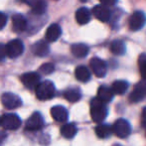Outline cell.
<instances>
[{
  "mask_svg": "<svg viewBox=\"0 0 146 146\" xmlns=\"http://www.w3.org/2000/svg\"><path fill=\"white\" fill-rule=\"evenodd\" d=\"M75 76L78 81L82 83H86L90 80V72L86 66H79L75 71Z\"/></svg>",
  "mask_w": 146,
  "mask_h": 146,
  "instance_id": "cell-20",
  "label": "cell"
},
{
  "mask_svg": "<svg viewBox=\"0 0 146 146\" xmlns=\"http://www.w3.org/2000/svg\"><path fill=\"white\" fill-rule=\"evenodd\" d=\"M77 127L74 123H66L65 125H63L61 128V134L63 135L65 138L71 139L77 134Z\"/></svg>",
  "mask_w": 146,
  "mask_h": 146,
  "instance_id": "cell-22",
  "label": "cell"
},
{
  "mask_svg": "<svg viewBox=\"0 0 146 146\" xmlns=\"http://www.w3.org/2000/svg\"><path fill=\"white\" fill-rule=\"evenodd\" d=\"M5 49L6 56H8L11 59H15L23 54L24 44L19 39H14V40L10 41L5 45Z\"/></svg>",
  "mask_w": 146,
  "mask_h": 146,
  "instance_id": "cell-3",
  "label": "cell"
},
{
  "mask_svg": "<svg viewBox=\"0 0 146 146\" xmlns=\"http://www.w3.org/2000/svg\"><path fill=\"white\" fill-rule=\"evenodd\" d=\"M12 28L15 32L21 33L27 29V20L21 14H14L12 16Z\"/></svg>",
  "mask_w": 146,
  "mask_h": 146,
  "instance_id": "cell-13",
  "label": "cell"
},
{
  "mask_svg": "<svg viewBox=\"0 0 146 146\" xmlns=\"http://www.w3.org/2000/svg\"><path fill=\"white\" fill-rule=\"evenodd\" d=\"M32 51L38 57H46L50 52V47L46 41H39L32 47Z\"/></svg>",
  "mask_w": 146,
  "mask_h": 146,
  "instance_id": "cell-16",
  "label": "cell"
},
{
  "mask_svg": "<svg viewBox=\"0 0 146 146\" xmlns=\"http://www.w3.org/2000/svg\"><path fill=\"white\" fill-rule=\"evenodd\" d=\"M61 35H62V29L60 27V25L54 23L48 27L45 37H46V40L48 42L52 43V42H56L60 37H61Z\"/></svg>",
  "mask_w": 146,
  "mask_h": 146,
  "instance_id": "cell-15",
  "label": "cell"
},
{
  "mask_svg": "<svg viewBox=\"0 0 146 146\" xmlns=\"http://www.w3.org/2000/svg\"><path fill=\"white\" fill-rule=\"evenodd\" d=\"M96 134L100 138H108V136H110V134L112 133L111 127L108 124H98V126L94 128Z\"/></svg>",
  "mask_w": 146,
  "mask_h": 146,
  "instance_id": "cell-24",
  "label": "cell"
},
{
  "mask_svg": "<svg viewBox=\"0 0 146 146\" xmlns=\"http://www.w3.org/2000/svg\"><path fill=\"white\" fill-rule=\"evenodd\" d=\"M141 119H142V124L146 125V108H143L142 114H141Z\"/></svg>",
  "mask_w": 146,
  "mask_h": 146,
  "instance_id": "cell-32",
  "label": "cell"
},
{
  "mask_svg": "<svg viewBox=\"0 0 146 146\" xmlns=\"http://www.w3.org/2000/svg\"><path fill=\"white\" fill-rule=\"evenodd\" d=\"M108 116V108L106 104L98 98H94L90 102V117L96 123H100Z\"/></svg>",
  "mask_w": 146,
  "mask_h": 146,
  "instance_id": "cell-1",
  "label": "cell"
},
{
  "mask_svg": "<svg viewBox=\"0 0 146 146\" xmlns=\"http://www.w3.org/2000/svg\"><path fill=\"white\" fill-rule=\"evenodd\" d=\"M90 69L94 76L98 78H104L108 72V66L104 60L100 58H92L90 62Z\"/></svg>",
  "mask_w": 146,
  "mask_h": 146,
  "instance_id": "cell-8",
  "label": "cell"
},
{
  "mask_svg": "<svg viewBox=\"0 0 146 146\" xmlns=\"http://www.w3.org/2000/svg\"><path fill=\"white\" fill-rule=\"evenodd\" d=\"M112 146H121L120 144H114V145H112Z\"/></svg>",
  "mask_w": 146,
  "mask_h": 146,
  "instance_id": "cell-33",
  "label": "cell"
},
{
  "mask_svg": "<svg viewBox=\"0 0 146 146\" xmlns=\"http://www.w3.org/2000/svg\"><path fill=\"white\" fill-rule=\"evenodd\" d=\"M31 7L36 15H42L47 10V3L45 0H36L31 4Z\"/></svg>",
  "mask_w": 146,
  "mask_h": 146,
  "instance_id": "cell-26",
  "label": "cell"
},
{
  "mask_svg": "<svg viewBox=\"0 0 146 146\" xmlns=\"http://www.w3.org/2000/svg\"><path fill=\"white\" fill-rule=\"evenodd\" d=\"M81 1H83V2H86V1H88V0H81Z\"/></svg>",
  "mask_w": 146,
  "mask_h": 146,
  "instance_id": "cell-34",
  "label": "cell"
},
{
  "mask_svg": "<svg viewBox=\"0 0 146 146\" xmlns=\"http://www.w3.org/2000/svg\"><path fill=\"white\" fill-rule=\"evenodd\" d=\"M43 124H44V121H43L42 115L39 112H35L26 121V129L31 131H36L42 128Z\"/></svg>",
  "mask_w": 146,
  "mask_h": 146,
  "instance_id": "cell-12",
  "label": "cell"
},
{
  "mask_svg": "<svg viewBox=\"0 0 146 146\" xmlns=\"http://www.w3.org/2000/svg\"><path fill=\"white\" fill-rule=\"evenodd\" d=\"M51 115L58 122H65L68 120V110L62 106H56L51 108Z\"/></svg>",
  "mask_w": 146,
  "mask_h": 146,
  "instance_id": "cell-14",
  "label": "cell"
},
{
  "mask_svg": "<svg viewBox=\"0 0 146 146\" xmlns=\"http://www.w3.org/2000/svg\"><path fill=\"white\" fill-rule=\"evenodd\" d=\"M1 102L7 110H15L22 104V100L17 94L12 92H5L1 96Z\"/></svg>",
  "mask_w": 146,
  "mask_h": 146,
  "instance_id": "cell-7",
  "label": "cell"
},
{
  "mask_svg": "<svg viewBox=\"0 0 146 146\" xmlns=\"http://www.w3.org/2000/svg\"><path fill=\"white\" fill-rule=\"evenodd\" d=\"M0 124H1V118H0Z\"/></svg>",
  "mask_w": 146,
  "mask_h": 146,
  "instance_id": "cell-35",
  "label": "cell"
},
{
  "mask_svg": "<svg viewBox=\"0 0 146 146\" xmlns=\"http://www.w3.org/2000/svg\"><path fill=\"white\" fill-rule=\"evenodd\" d=\"M111 130L119 138H126L131 133V126L129 122L125 119H117L112 125Z\"/></svg>",
  "mask_w": 146,
  "mask_h": 146,
  "instance_id": "cell-4",
  "label": "cell"
},
{
  "mask_svg": "<svg viewBox=\"0 0 146 146\" xmlns=\"http://www.w3.org/2000/svg\"><path fill=\"white\" fill-rule=\"evenodd\" d=\"M113 96L114 94L112 92L111 88L106 87V86H102V87L98 88L96 98L100 100L102 102H104V104H106V102H110L112 100Z\"/></svg>",
  "mask_w": 146,
  "mask_h": 146,
  "instance_id": "cell-18",
  "label": "cell"
},
{
  "mask_svg": "<svg viewBox=\"0 0 146 146\" xmlns=\"http://www.w3.org/2000/svg\"><path fill=\"white\" fill-rule=\"evenodd\" d=\"M65 98L70 102H77L81 100V92L79 88H69L64 92Z\"/></svg>",
  "mask_w": 146,
  "mask_h": 146,
  "instance_id": "cell-23",
  "label": "cell"
},
{
  "mask_svg": "<svg viewBox=\"0 0 146 146\" xmlns=\"http://www.w3.org/2000/svg\"><path fill=\"white\" fill-rule=\"evenodd\" d=\"M6 23H7V16L2 12H0V30H2L5 27Z\"/></svg>",
  "mask_w": 146,
  "mask_h": 146,
  "instance_id": "cell-29",
  "label": "cell"
},
{
  "mask_svg": "<svg viewBox=\"0 0 146 146\" xmlns=\"http://www.w3.org/2000/svg\"><path fill=\"white\" fill-rule=\"evenodd\" d=\"M139 72L143 80H146V54H141L138 58Z\"/></svg>",
  "mask_w": 146,
  "mask_h": 146,
  "instance_id": "cell-27",
  "label": "cell"
},
{
  "mask_svg": "<svg viewBox=\"0 0 146 146\" xmlns=\"http://www.w3.org/2000/svg\"><path fill=\"white\" fill-rule=\"evenodd\" d=\"M36 96L40 100H51L55 96L56 88L54 84L51 81H45L39 84V86L35 90Z\"/></svg>",
  "mask_w": 146,
  "mask_h": 146,
  "instance_id": "cell-2",
  "label": "cell"
},
{
  "mask_svg": "<svg viewBox=\"0 0 146 146\" xmlns=\"http://www.w3.org/2000/svg\"><path fill=\"white\" fill-rule=\"evenodd\" d=\"M41 78L40 75L34 72H30V73L23 74L21 76V82L24 86L29 90H36V88L41 83Z\"/></svg>",
  "mask_w": 146,
  "mask_h": 146,
  "instance_id": "cell-9",
  "label": "cell"
},
{
  "mask_svg": "<svg viewBox=\"0 0 146 146\" xmlns=\"http://www.w3.org/2000/svg\"><path fill=\"white\" fill-rule=\"evenodd\" d=\"M146 24V15L142 11H135L129 17L128 26L131 31H138L142 29Z\"/></svg>",
  "mask_w": 146,
  "mask_h": 146,
  "instance_id": "cell-5",
  "label": "cell"
},
{
  "mask_svg": "<svg viewBox=\"0 0 146 146\" xmlns=\"http://www.w3.org/2000/svg\"><path fill=\"white\" fill-rule=\"evenodd\" d=\"M88 47L86 44L83 43H78V44H74L71 47V52L77 58H85L88 54Z\"/></svg>",
  "mask_w": 146,
  "mask_h": 146,
  "instance_id": "cell-19",
  "label": "cell"
},
{
  "mask_svg": "<svg viewBox=\"0 0 146 146\" xmlns=\"http://www.w3.org/2000/svg\"><path fill=\"white\" fill-rule=\"evenodd\" d=\"M1 125L7 130H16L21 126V119L15 113L4 114L1 118Z\"/></svg>",
  "mask_w": 146,
  "mask_h": 146,
  "instance_id": "cell-6",
  "label": "cell"
},
{
  "mask_svg": "<svg viewBox=\"0 0 146 146\" xmlns=\"http://www.w3.org/2000/svg\"><path fill=\"white\" fill-rule=\"evenodd\" d=\"M39 71L41 72V74L43 75H50L55 71V66L51 63H46L44 65H42L39 69Z\"/></svg>",
  "mask_w": 146,
  "mask_h": 146,
  "instance_id": "cell-28",
  "label": "cell"
},
{
  "mask_svg": "<svg viewBox=\"0 0 146 146\" xmlns=\"http://www.w3.org/2000/svg\"><path fill=\"white\" fill-rule=\"evenodd\" d=\"M110 88H111L113 94L121 96V94H124L127 88H128V83L125 81H115L112 84V87Z\"/></svg>",
  "mask_w": 146,
  "mask_h": 146,
  "instance_id": "cell-25",
  "label": "cell"
},
{
  "mask_svg": "<svg viewBox=\"0 0 146 146\" xmlns=\"http://www.w3.org/2000/svg\"><path fill=\"white\" fill-rule=\"evenodd\" d=\"M100 4L106 7H110V6H113L116 4L117 0H100Z\"/></svg>",
  "mask_w": 146,
  "mask_h": 146,
  "instance_id": "cell-30",
  "label": "cell"
},
{
  "mask_svg": "<svg viewBox=\"0 0 146 146\" xmlns=\"http://www.w3.org/2000/svg\"><path fill=\"white\" fill-rule=\"evenodd\" d=\"M92 15L98 20H100V22L106 23L110 20L111 12H110L108 7H106V6L100 4V5H96L92 8Z\"/></svg>",
  "mask_w": 146,
  "mask_h": 146,
  "instance_id": "cell-10",
  "label": "cell"
},
{
  "mask_svg": "<svg viewBox=\"0 0 146 146\" xmlns=\"http://www.w3.org/2000/svg\"><path fill=\"white\" fill-rule=\"evenodd\" d=\"M110 51L113 55L116 56H121L126 51V47L122 40H114L110 44Z\"/></svg>",
  "mask_w": 146,
  "mask_h": 146,
  "instance_id": "cell-21",
  "label": "cell"
},
{
  "mask_svg": "<svg viewBox=\"0 0 146 146\" xmlns=\"http://www.w3.org/2000/svg\"><path fill=\"white\" fill-rule=\"evenodd\" d=\"M146 96V83L140 82L133 88L132 92L129 96V100L131 102H139L145 98Z\"/></svg>",
  "mask_w": 146,
  "mask_h": 146,
  "instance_id": "cell-11",
  "label": "cell"
},
{
  "mask_svg": "<svg viewBox=\"0 0 146 146\" xmlns=\"http://www.w3.org/2000/svg\"><path fill=\"white\" fill-rule=\"evenodd\" d=\"M6 57V49H5V45L0 44V62L3 61Z\"/></svg>",
  "mask_w": 146,
  "mask_h": 146,
  "instance_id": "cell-31",
  "label": "cell"
},
{
  "mask_svg": "<svg viewBox=\"0 0 146 146\" xmlns=\"http://www.w3.org/2000/svg\"><path fill=\"white\" fill-rule=\"evenodd\" d=\"M92 13L87 7H81L76 12V20L80 25H86L90 21Z\"/></svg>",
  "mask_w": 146,
  "mask_h": 146,
  "instance_id": "cell-17",
  "label": "cell"
}]
</instances>
